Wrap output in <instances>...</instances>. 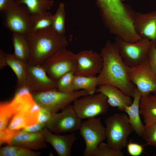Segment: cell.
Wrapping results in <instances>:
<instances>
[{"label": "cell", "instance_id": "cell-1", "mask_svg": "<svg viewBox=\"0 0 156 156\" xmlns=\"http://www.w3.org/2000/svg\"><path fill=\"white\" fill-rule=\"evenodd\" d=\"M100 53L103 65L97 76L98 86L108 84L114 86L126 95L133 97L136 87L130 80L128 66L123 62L116 44L107 41Z\"/></svg>", "mask_w": 156, "mask_h": 156}, {"label": "cell", "instance_id": "cell-2", "mask_svg": "<svg viewBox=\"0 0 156 156\" xmlns=\"http://www.w3.org/2000/svg\"><path fill=\"white\" fill-rule=\"evenodd\" d=\"M30 55L29 62L41 65L47 60L60 49L66 47L68 42L65 34H59L52 27L26 34Z\"/></svg>", "mask_w": 156, "mask_h": 156}, {"label": "cell", "instance_id": "cell-3", "mask_svg": "<svg viewBox=\"0 0 156 156\" xmlns=\"http://www.w3.org/2000/svg\"><path fill=\"white\" fill-rule=\"evenodd\" d=\"M31 94L36 103L40 108L47 110L51 115L70 105L79 98L89 94L85 90L65 92L57 89Z\"/></svg>", "mask_w": 156, "mask_h": 156}, {"label": "cell", "instance_id": "cell-4", "mask_svg": "<svg viewBox=\"0 0 156 156\" xmlns=\"http://www.w3.org/2000/svg\"><path fill=\"white\" fill-rule=\"evenodd\" d=\"M105 123L107 143L113 149L121 150L133 131L127 115L125 112L115 113L107 117Z\"/></svg>", "mask_w": 156, "mask_h": 156}, {"label": "cell", "instance_id": "cell-5", "mask_svg": "<svg viewBox=\"0 0 156 156\" xmlns=\"http://www.w3.org/2000/svg\"><path fill=\"white\" fill-rule=\"evenodd\" d=\"M0 14L3 25L12 33L26 35L30 32L31 14L25 5L11 0Z\"/></svg>", "mask_w": 156, "mask_h": 156}, {"label": "cell", "instance_id": "cell-6", "mask_svg": "<svg viewBox=\"0 0 156 156\" xmlns=\"http://www.w3.org/2000/svg\"><path fill=\"white\" fill-rule=\"evenodd\" d=\"M114 42L118 48L123 62L129 67L139 66L148 59L152 42L148 39H141L130 43L116 37Z\"/></svg>", "mask_w": 156, "mask_h": 156}, {"label": "cell", "instance_id": "cell-7", "mask_svg": "<svg viewBox=\"0 0 156 156\" xmlns=\"http://www.w3.org/2000/svg\"><path fill=\"white\" fill-rule=\"evenodd\" d=\"M77 63L76 54L64 47L47 60L41 66L50 78L57 81L67 73L75 72Z\"/></svg>", "mask_w": 156, "mask_h": 156}, {"label": "cell", "instance_id": "cell-8", "mask_svg": "<svg viewBox=\"0 0 156 156\" xmlns=\"http://www.w3.org/2000/svg\"><path fill=\"white\" fill-rule=\"evenodd\" d=\"M73 105L77 115L81 120L104 114L107 112L109 106L107 97L101 93L81 97L73 102Z\"/></svg>", "mask_w": 156, "mask_h": 156}, {"label": "cell", "instance_id": "cell-9", "mask_svg": "<svg viewBox=\"0 0 156 156\" xmlns=\"http://www.w3.org/2000/svg\"><path fill=\"white\" fill-rule=\"evenodd\" d=\"M79 130L86 144L84 156H93L98 145L106 139L105 127L101 118L95 117L82 122Z\"/></svg>", "mask_w": 156, "mask_h": 156}, {"label": "cell", "instance_id": "cell-10", "mask_svg": "<svg viewBox=\"0 0 156 156\" xmlns=\"http://www.w3.org/2000/svg\"><path fill=\"white\" fill-rule=\"evenodd\" d=\"M62 110L60 112L52 115L46 122L47 129L57 134L72 133L79 130L82 121L75 112L73 105H70Z\"/></svg>", "mask_w": 156, "mask_h": 156}, {"label": "cell", "instance_id": "cell-11", "mask_svg": "<svg viewBox=\"0 0 156 156\" xmlns=\"http://www.w3.org/2000/svg\"><path fill=\"white\" fill-rule=\"evenodd\" d=\"M129 78L141 96L156 94V74L151 68L148 60L134 67L128 66Z\"/></svg>", "mask_w": 156, "mask_h": 156}, {"label": "cell", "instance_id": "cell-12", "mask_svg": "<svg viewBox=\"0 0 156 156\" xmlns=\"http://www.w3.org/2000/svg\"><path fill=\"white\" fill-rule=\"evenodd\" d=\"M26 86L32 93L57 89V82L50 78L41 65L25 63Z\"/></svg>", "mask_w": 156, "mask_h": 156}, {"label": "cell", "instance_id": "cell-13", "mask_svg": "<svg viewBox=\"0 0 156 156\" xmlns=\"http://www.w3.org/2000/svg\"><path fill=\"white\" fill-rule=\"evenodd\" d=\"M77 63L75 75L95 77L101 72L103 60L100 53L92 50H83L76 54Z\"/></svg>", "mask_w": 156, "mask_h": 156}, {"label": "cell", "instance_id": "cell-14", "mask_svg": "<svg viewBox=\"0 0 156 156\" xmlns=\"http://www.w3.org/2000/svg\"><path fill=\"white\" fill-rule=\"evenodd\" d=\"M135 30L141 39L150 40L156 46V11L146 13L134 12Z\"/></svg>", "mask_w": 156, "mask_h": 156}, {"label": "cell", "instance_id": "cell-15", "mask_svg": "<svg viewBox=\"0 0 156 156\" xmlns=\"http://www.w3.org/2000/svg\"><path fill=\"white\" fill-rule=\"evenodd\" d=\"M46 142L50 144L59 156H70L73 144L76 139L75 133L61 135L53 133L46 127L41 131Z\"/></svg>", "mask_w": 156, "mask_h": 156}, {"label": "cell", "instance_id": "cell-16", "mask_svg": "<svg viewBox=\"0 0 156 156\" xmlns=\"http://www.w3.org/2000/svg\"><path fill=\"white\" fill-rule=\"evenodd\" d=\"M40 108L35 103L22 109L12 118L6 129L20 130L36 124L38 122Z\"/></svg>", "mask_w": 156, "mask_h": 156}, {"label": "cell", "instance_id": "cell-17", "mask_svg": "<svg viewBox=\"0 0 156 156\" xmlns=\"http://www.w3.org/2000/svg\"><path fill=\"white\" fill-rule=\"evenodd\" d=\"M99 86L96 92L102 93L107 97L109 106L117 107L121 111L124 112L125 107L132 103L133 101L131 97L126 95L118 88L108 84Z\"/></svg>", "mask_w": 156, "mask_h": 156}, {"label": "cell", "instance_id": "cell-18", "mask_svg": "<svg viewBox=\"0 0 156 156\" xmlns=\"http://www.w3.org/2000/svg\"><path fill=\"white\" fill-rule=\"evenodd\" d=\"M8 144L17 145L33 151L47 147L40 131L28 133L20 131L10 139Z\"/></svg>", "mask_w": 156, "mask_h": 156}, {"label": "cell", "instance_id": "cell-19", "mask_svg": "<svg viewBox=\"0 0 156 156\" xmlns=\"http://www.w3.org/2000/svg\"><path fill=\"white\" fill-rule=\"evenodd\" d=\"M141 96L137 88L135 90L131 104L126 106L124 112L127 115L129 123L136 134L142 136L144 128L140 116V103Z\"/></svg>", "mask_w": 156, "mask_h": 156}, {"label": "cell", "instance_id": "cell-20", "mask_svg": "<svg viewBox=\"0 0 156 156\" xmlns=\"http://www.w3.org/2000/svg\"><path fill=\"white\" fill-rule=\"evenodd\" d=\"M11 40L14 48V55L25 63L28 62L30 49L26 35L12 33Z\"/></svg>", "mask_w": 156, "mask_h": 156}, {"label": "cell", "instance_id": "cell-21", "mask_svg": "<svg viewBox=\"0 0 156 156\" xmlns=\"http://www.w3.org/2000/svg\"><path fill=\"white\" fill-rule=\"evenodd\" d=\"M140 112L145 125L156 121V94L141 96Z\"/></svg>", "mask_w": 156, "mask_h": 156}, {"label": "cell", "instance_id": "cell-22", "mask_svg": "<svg viewBox=\"0 0 156 156\" xmlns=\"http://www.w3.org/2000/svg\"><path fill=\"white\" fill-rule=\"evenodd\" d=\"M7 65L12 70L17 79L18 87L26 86V74L25 63L9 52L6 53Z\"/></svg>", "mask_w": 156, "mask_h": 156}, {"label": "cell", "instance_id": "cell-23", "mask_svg": "<svg viewBox=\"0 0 156 156\" xmlns=\"http://www.w3.org/2000/svg\"><path fill=\"white\" fill-rule=\"evenodd\" d=\"M98 86L97 76L86 77L75 75L73 81L74 91L86 90L89 94L96 92Z\"/></svg>", "mask_w": 156, "mask_h": 156}, {"label": "cell", "instance_id": "cell-24", "mask_svg": "<svg viewBox=\"0 0 156 156\" xmlns=\"http://www.w3.org/2000/svg\"><path fill=\"white\" fill-rule=\"evenodd\" d=\"M53 15L48 11L31 14L30 32H34L52 26Z\"/></svg>", "mask_w": 156, "mask_h": 156}, {"label": "cell", "instance_id": "cell-25", "mask_svg": "<svg viewBox=\"0 0 156 156\" xmlns=\"http://www.w3.org/2000/svg\"><path fill=\"white\" fill-rule=\"evenodd\" d=\"M19 4L25 5L31 14L47 11L54 5L53 0H15Z\"/></svg>", "mask_w": 156, "mask_h": 156}, {"label": "cell", "instance_id": "cell-26", "mask_svg": "<svg viewBox=\"0 0 156 156\" xmlns=\"http://www.w3.org/2000/svg\"><path fill=\"white\" fill-rule=\"evenodd\" d=\"M40 152L34 151L12 144H8L0 149V156H39Z\"/></svg>", "mask_w": 156, "mask_h": 156}, {"label": "cell", "instance_id": "cell-27", "mask_svg": "<svg viewBox=\"0 0 156 156\" xmlns=\"http://www.w3.org/2000/svg\"><path fill=\"white\" fill-rule=\"evenodd\" d=\"M66 12L65 5L59 3L55 13L53 15L52 27L57 33L65 34Z\"/></svg>", "mask_w": 156, "mask_h": 156}, {"label": "cell", "instance_id": "cell-28", "mask_svg": "<svg viewBox=\"0 0 156 156\" xmlns=\"http://www.w3.org/2000/svg\"><path fill=\"white\" fill-rule=\"evenodd\" d=\"M74 75V71H72L62 76L57 81V90L65 92L74 91L73 87Z\"/></svg>", "mask_w": 156, "mask_h": 156}, {"label": "cell", "instance_id": "cell-29", "mask_svg": "<svg viewBox=\"0 0 156 156\" xmlns=\"http://www.w3.org/2000/svg\"><path fill=\"white\" fill-rule=\"evenodd\" d=\"M142 136L146 144L156 148V121L144 125Z\"/></svg>", "mask_w": 156, "mask_h": 156}, {"label": "cell", "instance_id": "cell-30", "mask_svg": "<svg viewBox=\"0 0 156 156\" xmlns=\"http://www.w3.org/2000/svg\"><path fill=\"white\" fill-rule=\"evenodd\" d=\"M123 155L121 150L113 149L107 143L103 142L98 146L93 156H123Z\"/></svg>", "mask_w": 156, "mask_h": 156}, {"label": "cell", "instance_id": "cell-31", "mask_svg": "<svg viewBox=\"0 0 156 156\" xmlns=\"http://www.w3.org/2000/svg\"><path fill=\"white\" fill-rule=\"evenodd\" d=\"M5 102H1L0 104V131L5 130L8 126V123L14 116Z\"/></svg>", "mask_w": 156, "mask_h": 156}, {"label": "cell", "instance_id": "cell-32", "mask_svg": "<svg viewBox=\"0 0 156 156\" xmlns=\"http://www.w3.org/2000/svg\"><path fill=\"white\" fill-rule=\"evenodd\" d=\"M126 146L128 153L132 156H139L144 151L143 145L132 141L127 143Z\"/></svg>", "mask_w": 156, "mask_h": 156}, {"label": "cell", "instance_id": "cell-33", "mask_svg": "<svg viewBox=\"0 0 156 156\" xmlns=\"http://www.w3.org/2000/svg\"><path fill=\"white\" fill-rule=\"evenodd\" d=\"M148 61L151 68L156 74V46L152 42L149 51Z\"/></svg>", "mask_w": 156, "mask_h": 156}, {"label": "cell", "instance_id": "cell-34", "mask_svg": "<svg viewBox=\"0 0 156 156\" xmlns=\"http://www.w3.org/2000/svg\"><path fill=\"white\" fill-rule=\"evenodd\" d=\"M20 130H9L6 129L4 130L0 131V145L3 143L8 144L10 139Z\"/></svg>", "mask_w": 156, "mask_h": 156}, {"label": "cell", "instance_id": "cell-35", "mask_svg": "<svg viewBox=\"0 0 156 156\" xmlns=\"http://www.w3.org/2000/svg\"><path fill=\"white\" fill-rule=\"evenodd\" d=\"M46 123L38 122L36 124L21 129V131L28 133H36L41 131L46 127Z\"/></svg>", "mask_w": 156, "mask_h": 156}, {"label": "cell", "instance_id": "cell-36", "mask_svg": "<svg viewBox=\"0 0 156 156\" xmlns=\"http://www.w3.org/2000/svg\"><path fill=\"white\" fill-rule=\"evenodd\" d=\"M51 115L50 113L47 110L40 108L38 122L46 123L49 120Z\"/></svg>", "mask_w": 156, "mask_h": 156}, {"label": "cell", "instance_id": "cell-37", "mask_svg": "<svg viewBox=\"0 0 156 156\" xmlns=\"http://www.w3.org/2000/svg\"><path fill=\"white\" fill-rule=\"evenodd\" d=\"M6 54L1 48H0V70H2L7 65Z\"/></svg>", "mask_w": 156, "mask_h": 156}, {"label": "cell", "instance_id": "cell-38", "mask_svg": "<svg viewBox=\"0 0 156 156\" xmlns=\"http://www.w3.org/2000/svg\"><path fill=\"white\" fill-rule=\"evenodd\" d=\"M11 0H0V13H1L6 7Z\"/></svg>", "mask_w": 156, "mask_h": 156}, {"label": "cell", "instance_id": "cell-39", "mask_svg": "<svg viewBox=\"0 0 156 156\" xmlns=\"http://www.w3.org/2000/svg\"></svg>", "mask_w": 156, "mask_h": 156}]
</instances>
